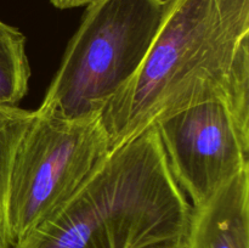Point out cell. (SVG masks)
Returning <instances> with one entry per match:
<instances>
[{
    "instance_id": "6da1fadb",
    "label": "cell",
    "mask_w": 249,
    "mask_h": 248,
    "mask_svg": "<svg viewBox=\"0 0 249 248\" xmlns=\"http://www.w3.org/2000/svg\"><path fill=\"white\" fill-rule=\"evenodd\" d=\"M207 102L249 125V0H167L142 65L101 112L109 148Z\"/></svg>"
},
{
    "instance_id": "7a4b0ae2",
    "label": "cell",
    "mask_w": 249,
    "mask_h": 248,
    "mask_svg": "<svg viewBox=\"0 0 249 248\" xmlns=\"http://www.w3.org/2000/svg\"><path fill=\"white\" fill-rule=\"evenodd\" d=\"M165 6L167 0L88 4L39 108L63 118L101 114L142 65Z\"/></svg>"
},
{
    "instance_id": "3957f363",
    "label": "cell",
    "mask_w": 249,
    "mask_h": 248,
    "mask_svg": "<svg viewBox=\"0 0 249 248\" xmlns=\"http://www.w3.org/2000/svg\"><path fill=\"white\" fill-rule=\"evenodd\" d=\"M109 152L101 114L74 119L36 109L10 172L5 207L9 248L71 198Z\"/></svg>"
},
{
    "instance_id": "277c9868",
    "label": "cell",
    "mask_w": 249,
    "mask_h": 248,
    "mask_svg": "<svg viewBox=\"0 0 249 248\" xmlns=\"http://www.w3.org/2000/svg\"><path fill=\"white\" fill-rule=\"evenodd\" d=\"M173 179L192 208L208 203L249 168V125L220 102H207L156 124Z\"/></svg>"
},
{
    "instance_id": "5b68a950",
    "label": "cell",
    "mask_w": 249,
    "mask_h": 248,
    "mask_svg": "<svg viewBox=\"0 0 249 248\" xmlns=\"http://www.w3.org/2000/svg\"><path fill=\"white\" fill-rule=\"evenodd\" d=\"M185 248H249V168L208 203L192 208Z\"/></svg>"
},
{
    "instance_id": "8992f818",
    "label": "cell",
    "mask_w": 249,
    "mask_h": 248,
    "mask_svg": "<svg viewBox=\"0 0 249 248\" xmlns=\"http://www.w3.org/2000/svg\"><path fill=\"white\" fill-rule=\"evenodd\" d=\"M31 74L26 36L0 19V105L17 106L28 94Z\"/></svg>"
},
{
    "instance_id": "52a82bcc",
    "label": "cell",
    "mask_w": 249,
    "mask_h": 248,
    "mask_svg": "<svg viewBox=\"0 0 249 248\" xmlns=\"http://www.w3.org/2000/svg\"><path fill=\"white\" fill-rule=\"evenodd\" d=\"M34 116L36 111L0 105V243L4 248H9L5 232V207L12 160L22 135Z\"/></svg>"
},
{
    "instance_id": "ba28073f",
    "label": "cell",
    "mask_w": 249,
    "mask_h": 248,
    "mask_svg": "<svg viewBox=\"0 0 249 248\" xmlns=\"http://www.w3.org/2000/svg\"><path fill=\"white\" fill-rule=\"evenodd\" d=\"M51 4L55 7L60 10L66 9H73V7H80V6H87L94 0H49Z\"/></svg>"
},
{
    "instance_id": "9c48e42d",
    "label": "cell",
    "mask_w": 249,
    "mask_h": 248,
    "mask_svg": "<svg viewBox=\"0 0 249 248\" xmlns=\"http://www.w3.org/2000/svg\"><path fill=\"white\" fill-rule=\"evenodd\" d=\"M147 248H185L184 237L180 238V240L168 241V242L158 243V245L151 246V247H147Z\"/></svg>"
},
{
    "instance_id": "30bf717a",
    "label": "cell",
    "mask_w": 249,
    "mask_h": 248,
    "mask_svg": "<svg viewBox=\"0 0 249 248\" xmlns=\"http://www.w3.org/2000/svg\"><path fill=\"white\" fill-rule=\"evenodd\" d=\"M0 248H4V247H2V246H1V243H0Z\"/></svg>"
}]
</instances>
